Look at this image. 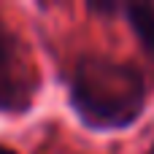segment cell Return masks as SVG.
<instances>
[{"label": "cell", "mask_w": 154, "mask_h": 154, "mask_svg": "<svg viewBox=\"0 0 154 154\" xmlns=\"http://www.w3.org/2000/svg\"><path fill=\"white\" fill-rule=\"evenodd\" d=\"M65 95L81 127L92 133H122L143 119L152 87L135 62L87 51L65 70Z\"/></svg>", "instance_id": "1"}, {"label": "cell", "mask_w": 154, "mask_h": 154, "mask_svg": "<svg viewBox=\"0 0 154 154\" xmlns=\"http://www.w3.org/2000/svg\"><path fill=\"white\" fill-rule=\"evenodd\" d=\"M41 92V79L19 35L0 16V114L24 116L32 111Z\"/></svg>", "instance_id": "2"}, {"label": "cell", "mask_w": 154, "mask_h": 154, "mask_svg": "<svg viewBox=\"0 0 154 154\" xmlns=\"http://www.w3.org/2000/svg\"><path fill=\"white\" fill-rule=\"evenodd\" d=\"M89 14L97 16H122L133 35L138 38L141 49L146 51L154 65V3H111V0H92L84 5Z\"/></svg>", "instance_id": "3"}, {"label": "cell", "mask_w": 154, "mask_h": 154, "mask_svg": "<svg viewBox=\"0 0 154 154\" xmlns=\"http://www.w3.org/2000/svg\"><path fill=\"white\" fill-rule=\"evenodd\" d=\"M0 154H16L11 146H5V143H0Z\"/></svg>", "instance_id": "4"}, {"label": "cell", "mask_w": 154, "mask_h": 154, "mask_svg": "<svg viewBox=\"0 0 154 154\" xmlns=\"http://www.w3.org/2000/svg\"><path fill=\"white\" fill-rule=\"evenodd\" d=\"M149 154H154V141H152V146H149Z\"/></svg>", "instance_id": "5"}]
</instances>
